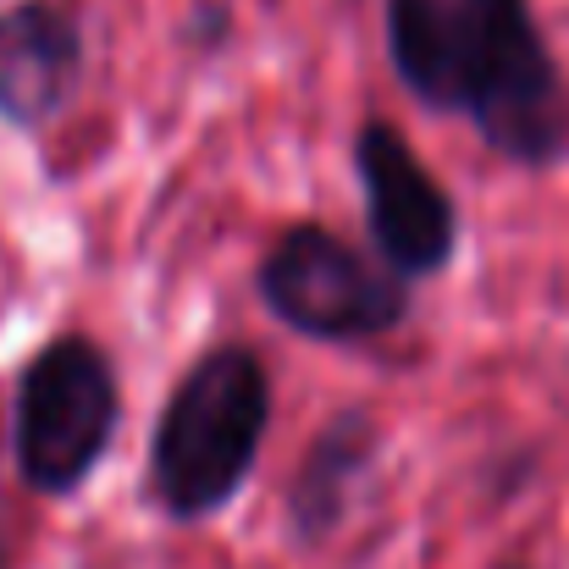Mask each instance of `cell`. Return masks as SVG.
<instances>
[{
  "label": "cell",
  "mask_w": 569,
  "mask_h": 569,
  "mask_svg": "<svg viewBox=\"0 0 569 569\" xmlns=\"http://www.w3.org/2000/svg\"><path fill=\"white\" fill-rule=\"evenodd\" d=\"M271 431V371L249 343H210L172 381L150 431V498L167 520L204 526L254 476Z\"/></svg>",
  "instance_id": "6da1fadb"
},
{
  "label": "cell",
  "mask_w": 569,
  "mask_h": 569,
  "mask_svg": "<svg viewBox=\"0 0 569 569\" xmlns=\"http://www.w3.org/2000/svg\"><path fill=\"white\" fill-rule=\"evenodd\" d=\"M453 117H465L487 150L531 172L569 150V89L531 0H465Z\"/></svg>",
  "instance_id": "7a4b0ae2"
},
{
  "label": "cell",
  "mask_w": 569,
  "mask_h": 569,
  "mask_svg": "<svg viewBox=\"0 0 569 569\" xmlns=\"http://www.w3.org/2000/svg\"><path fill=\"white\" fill-rule=\"evenodd\" d=\"M122 426L117 360L89 332H56L17 371L11 392V459L22 487L72 498L106 465Z\"/></svg>",
  "instance_id": "3957f363"
},
{
  "label": "cell",
  "mask_w": 569,
  "mask_h": 569,
  "mask_svg": "<svg viewBox=\"0 0 569 569\" xmlns=\"http://www.w3.org/2000/svg\"><path fill=\"white\" fill-rule=\"evenodd\" d=\"M254 293L310 343H377L415 310V282L321 221H293L254 266Z\"/></svg>",
  "instance_id": "277c9868"
},
{
  "label": "cell",
  "mask_w": 569,
  "mask_h": 569,
  "mask_svg": "<svg viewBox=\"0 0 569 569\" xmlns=\"http://www.w3.org/2000/svg\"><path fill=\"white\" fill-rule=\"evenodd\" d=\"M355 178L366 193L371 249L409 282L442 277L465 238L459 199L437 183V172L387 117H366L355 128Z\"/></svg>",
  "instance_id": "5b68a950"
},
{
  "label": "cell",
  "mask_w": 569,
  "mask_h": 569,
  "mask_svg": "<svg viewBox=\"0 0 569 569\" xmlns=\"http://www.w3.org/2000/svg\"><path fill=\"white\" fill-rule=\"evenodd\" d=\"M89 72V33L78 0H11L0 6V122L11 133H44Z\"/></svg>",
  "instance_id": "8992f818"
},
{
  "label": "cell",
  "mask_w": 569,
  "mask_h": 569,
  "mask_svg": "<svg viewBox=\"0 0 569 569\" xmlns=\"http://www.w3.org/2000/svg\"><path fill=\"white\" fill-rule=\"evenodd\" d=\"M381 459V426L371 409H338L305 448V459L288 476V537L299 548H321L343 531L366 476L377 470Z\"/></svg>",
  "instance_id": "52a82bcc"
},
{
  "label": "cell",
  "mask_w": 569,
  "mask_h": 569,
  "mask_svg": "<svg viewBox=\"0 0 569 569\" xmlns=\"http://www.w3.org/2000/svg\"><path fill=\"white\" fill-rule=\"evenodd\" d=\"M465 0H387V61L398 83L426 106L453 117V44Z\"/></svg>",
  "instance_id": "ba28073f"
},
{
  "label": "cell",
  "mask_w": 569,
  "mask_h": 569,
  "mask_svg": "<svg viewBox=\"0 0 569 569\" xmlns=\"http://www.w3.org/2000/svg\"><path fill=\"white\" fill-rule=\"evenodd\" d=\"M183 33H189L193 44H221V39L232 33V11H227V6H216V0H204V6L189 17V28H183Z\"/></svg>",
  "instance_id": "9c48e42d"
},
{
  "label": "cell",
  "mask_w": 569,
  "mask_h": 569,
  "mask_svg": "<svg viewBox=\"0 0 569 569\" xmlns=\"http://www.w3.org/2000/svg\"><path fill=\"white\" fill-rule=\"evenodd\" d=\"M0 569H11V548H6V526H0Z\"/></svg>",
  "instance_id": "30bf717a"
}]
</instances>
